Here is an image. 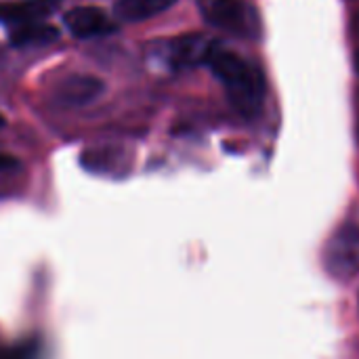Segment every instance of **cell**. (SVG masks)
Instances as JSON below:
<instances>
[{
	"label": "cell",
	"instance_id": "obj_1",
	"mask_svg": "<svg viewBox=\"0 0 359 359\" xmlns=\"http://www.w3.org/2000/svg\"><path fill=\"white\" fill-rule=\"evenodd\" d=\"M206 65L225 88L231 107L242 118H255L263 109L265 80L263 74L238 53L215 46Z\"/></svg>",
	"mask_w": 359,
	"mask_h": 359
},
{
	"label": "cell",
	"instance_id": "obj_2",
	"mask_svg": "<svg viewBox=\"0 0 359 359\" xmlns=\"http://www.w3.org/2000/svg\"><path fill=\"white\" fill-rule=\"evenodd\" d=\"M200 11L212 27L227 32L240 40H257L261 36V15L246 0H198Z\"/></svg>",
	"mask_w": 359,
	"mask_h": 359
},
{
	"label": "cell",
	"instance_id": "obj_3",
	"mask_svg": "<svg viewBox=\"0 0 359 359\" xmlns=\"http://www.w3.org/2000/svg\"><path fill=\"white\" fill-rule=\"evenodd\" d=\"M326 269L341 282L359 276V229L343 227L326 246Z\"/></svg>",
	"mask_w": 359,
	"mask_h": 359
},
{
	"label": "cell",
	"instance_id": "obj_4",
	"mask_svg": "<svg viewBox=\"0 0 359 359\" xmlns=\"http://www.w3.org/2000/svg\"><path fill=\"white\" fill-rule=\"evenodd\" d=\"M63 23L74 38H95L116 29L109 15L99 6H74L65 13Z\"/></svg>",
	"mask_w": 359,
	"mask_h": 359
},
{
	"label": "cell",
	"instance_id": "obj_5",
	"mask_svg": "<svg viewBox=\"0 0 359 359\" xmlns=\"http://www.w3.org/2000/svg\"><path fill=\"white\" fill-rule=\"evenodd\" d=\"M103 90H105V84L101 78L90 76V74H72L55 86V99L61 105L82 107V105L93 103Z\"/></svg>",
	"mask_w": 359,
	"mask_h": 359
},
{
	"label": "cell",
	"instance_id": "obj_6",
	"mask_svg": "<svg viewBox=\"0 0 359 359\" xmlns=\"http://www.w3.org/2000/svg\"><path fill=\"white\" fill-rule=\"evenodd\" d=\"M215 46L217 44L210 38L200 34H189L170 40L166 46V55L172 67H196L208 61Z\"/></svg>",
	"mask_w": 359,
	"mask_h": 359
},
{
	"label": "cell",
	"instance_id": "obj_7",
	"mask_svg": "<svg viewBox=\"0 0 359 359\" xmlns=\"http://www.w3.org/2000/svg\"><path fill=\"white\" fill-rule=\"evenodd\" d=\"M50 6L36 0H19V2H0V21L11 25H25L34 21H42L48 15Z\"/></svg>",
	"mask_w": 359,
	"mask_h": 359
},
{
	"label": "cell",
	"instance_id": "obj_8",
	"mask_svg": "<svg viewBox=\"0 0 359 359\" xmlns=\"http://www.w3.org/2000/svg\"><path fill=\"white\" fill-rule=\"evenodd\" d=\"M179 0H118L114 11L120 21H145L168 11Z\"/></svg>",
	"mask_w": 359,
	"mask_h": 359
},
{
	"label": "cell",
	"instance_id": "obj_9",
	"mask_svg": "<svg viewBox=\"0 0 359 359\" xmlns=\"http://www.w3.org/2000/svg\"><path fill=\"white\" fill-rule=\"evenodd\" d=\"M59 38L57 27L44 23V21H34L25 25H17L11 32V42L15 46H42L48 42H55Z\"/></svg>",
	"mask_w": 359,
	"mask_h": 359
},
{
	"label": "cell",
	"instance_id": "obj_10",
	"mask_svg": "<svg viewBox=\"0 0 359 359\" xmlns=\"http://www.w3.org/2000/svg\"><path fill=\"white\" fill-rule=\"evenodd\" d=\"M17 160L13 158V156H4V154H0V170H13V168H17Z\"/></svg>",
	"mask_w": 359,
	"mask_h": 359
},
{
	"label": "cell",
	"instance_id": "obj_11",
	"mask_svg": "<svg viewBox=\"0 0 359 359\" xmlns=\"http://www.w3.org/2000/svg\"><path fill=\"white\" fill-rule=\"evenodd\" d=\"M36 2H44V4H48V2H57V0H36Z\"/></svg>",
	"mask_w": 359,
	"mask_h": 359
},
{
	"label": "cell",
	"instance_id": "obj_12",
	"mask_svg": "<svg viewBox=\"0 0 359 359\" xmlns=\"http://www.w3.org/2000/svg\"><path fill=\"white\" fill-rule=\"evenodd\" d=\"M2 126H4V116L0 114V128H2Z\"/></svg>",
	"mask_w": 359,
	"mask_h": 359
}]
</instances>
